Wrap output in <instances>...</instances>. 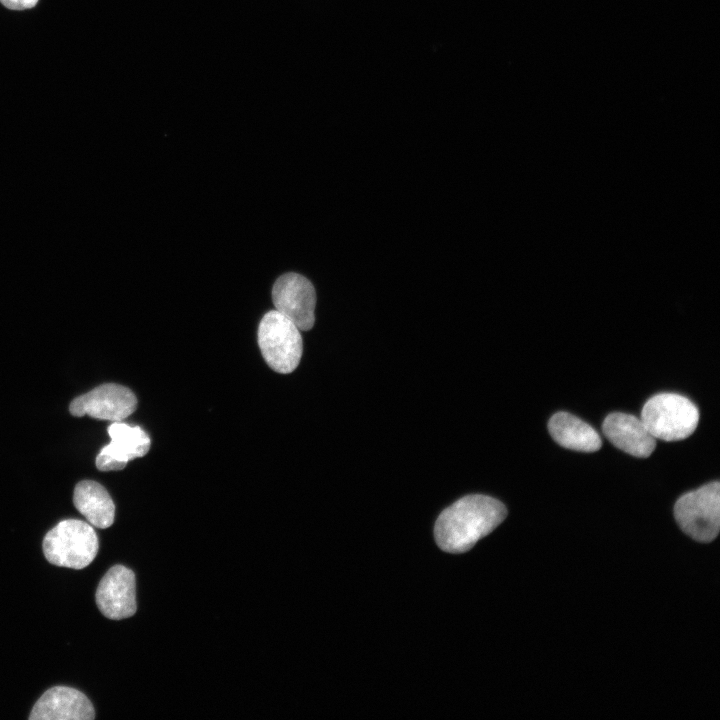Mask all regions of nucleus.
<instances>
[{
	"instance_id": "5",
	"label": "nucleus",
	"mask_w": 720,
	"mask_h": 720,
	"mask_svg": "<svg viewBox=\"0 0 720 720\" xmlns=\"http://www.w3.org/2000/svg\"><path fill=\"white\" fill-rule=\"evenodd\" d=\"M680 528L698 542H711L719 533L720 484L710 482L682 495L674 505Z\"/></svg>"
},
{
	"instance_id": "7",
	"label": "nucleus",
	"mask_w": 720,
	"mask_h": 720,
	"mask_svg": "<svg viewBox=\"0 0 720 720\" xmlns=\"http://www.w3.org/2000/svg\"><path fill=\"white\" fill-rule=\"evenodd\" d=\"M137 406L134 393L127 387L107 383L75 398L69 406L76 417L88 415L100 420L122 421L131 415Z\"/></svg>"
},
{
	"instance_id": "6",
	"label": "nucleus",
	"mask_w": 720,
	"mask_h": 720,
	"mask_svg": "<svg viewBox=\"0 0 720 720\" xmlns=\"http://www.w3.org/2000/svg\"><path fill=\"white\" fill-rule=\"evenodd\" d=\"M275 310L289 318L299 330H310L315 322L316 292L312 283L297 273L280 276L272 288Z\"/></svg>"
},
{
	"instance_id": "1",
	"label": "nucleus",
	"mask_w": 720,
	"mask_h": 720,
	"mask_svg": "<svg viewBox=\"0 0 720 720\" xmlns=\"http://www.w3.org/2000/svg\"><path fill=\"white\" fill-rule=\"evenodd\" d=\"M507 516L504 504L486 495H467L442 511L434 528L438 546L449 553L470 550Z\"/></svg>"
},
{
	"instance_id": "10",
	"label": "nucleus",
	"mask_w": 720,
	"mask_h": 720,
	"mask_svg": "<svg viewBox=\"0 0 720 720\" xmlns=\"http://www.w3.org/2000/svg\"><path fill=\"white\" fill-rule=\"evenodd\" d=\"M95 710L91 701L81 691L54 686L46 690L34 704L30 720H92Z\"/></svg>"
},
{
	"instance_id": "3",
	"label": "nucleus",
	"mask_w": 720,
	"mask_h": 720,
	"mask_svg": "<svg viewBox=\"0 0 720 720\" xmlns=\"http://www.w3.org/2000/svg\"><path fill=\"white\" fill-rule=\"evenodd\" d=\"M640 419L655 439L678 441L695 431L699 411L683 395L660 393L646 401Z\"/></svg>"
},
{
	"instance_id": "12",
	"label": "nucleus",
	"mask_w": 720,
	"mask_h": 720,
	"mask_svg": "<svg viewBox=\"0 0 720 720\" xmlns=\"http://www.w3.org/2000/svg\"><path fill=\"white\" fill-rule=\"evenodd\" d=\"M548 430L552 438L567 449L595 452L602 445L593 427L568 412L555 413L548 422Z\"/></svg>"
},
{
	"instance_id": "13",
	"label": "nucleus",
	"mask_w": 720,
	"mask_h": 720,
	"mask_svg": "<svg viewBox=\"0 0 720 720\" xmlns=\"http://www.w3.org/2000/svg\"><path fill=\"white\" fill-rule=\"evenodd\" d=\"M73 503L88 522L97 528H108L114 522V502L107 490L96 481L79 482L74 489Z\"/></svg>"
},
{
	"instance_id": "2",
	"label": "nucleus",
	"mask_w": 720,
	"mask_h": 720,
	"mask_svg": "<svg viewBox=\"0 0 720 720\" xmlns=\"http://www.w3.org/2000/svg\"><path fill=\"white\" fill-rule=\"evenodd\" d=\"M98 537L85 521L65 519L47 532L42 548L49 563L72 569L87 567L98 552Z\"/></svg>"
},
{
	"instance_id": "4",
	"label": "nucleus",
	"mask_w": 720,
	"mask_h": 720,
	"mask_svg": "<svg viewBox=\"0 0 720 720\" xmlns=\"http://www.w3.org/2000/svg\"><path fill=\"white\" fill-rule=\"evenodd\" d=\"M258 344L268 366L278 373H291L301 360L303 342L300 330L277 310L267 312L261 319Z\"/></svg>"
},
{
	"instance_id": "8",
	"label": "nucleus",
	"mask_w": 720,
	"mask_h": 720,
	"mask_svg": "<svg viewBox=\"0 0 720 720\" xmlns=\"http://www.w3.org/2000/svg\"><path fill=\"white\" fill-rule=\"evenodd\" d=\"M95 600L106 618L122 620L133 616L137 610L133 571L123 565L111 567L98 584Z\"/></svg>"
},
{
	"instance_id": "9",
	"label": "nucleus",
	"mask_w": 720,
	"mask_h": 720,
	"mask_svg": "<svg viewBox=\"0 0 720 720\" xmlns=\"http://www.w3.org/2000/svg\"><path fill=\"white\" fill-rule=\"evenodd\" d=\"M107 431L111 441L100 450L95 461L100 471L121 470L130 460L143 457L150 449V437L139 426L115 421Z\"/></svg>"
},
{
	"instance_id": "11",
	"label": "nucleus",
	"mask_w": 720,
	"mask_h": 720,
	"mask_svg": "<svg viewBox=\"0 0 720 720\" xmlns=\"http://www.w3.org/2000/svg\"><path fill=\"white\" fill-rule=\"evenodd\" d=\"M602 430L615 447L635 457H649L656 446L655 438L642 420L631 414H609L603 421Z\"/></svg>"
},
{
	"instance_id": "14",
	"label": "nucleus",
	"mask_w": 720,
	"mask_h": 720,
	"mask_svg": "<svg viewBox=\"0 0 720 720\" xmlns=\"http://www.w3.org/2000/svg\"><path fill=\"white\" fill-rule=\"evenodd\" d=\"M0 1L5 7L9 8V9H13V10H24V9L32 8L38 2V0H0Z\"/></svg>"
}]
</instances>
